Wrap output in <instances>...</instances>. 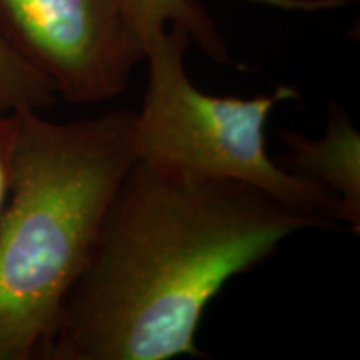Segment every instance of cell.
<instances>
[{"mask_svg":"<svg viewBox=\"0 0 360 360\" xmlns=\"http://www.w3.org/2000/svg\"><path fill=\"white\" fill-rule=\"evenodd\" d=\"M326 227L247 184L180 177L137 160L40 360L204 357L197 330L229 281L295 233Z\"/></svg>","mask_w":360,"mask_h":360,"instance_id":"obj_1","label":"cell"},{"mask_svg":"<svg viewBox=\"0 0 360 360\" xmlns=\"http://www.w3.org/2000/svg\"><path fill=\"white\" fill-rule=\"evenodd\" d=\"M19 119L0 222V360H40L117 188L137 162L135 112L57 124Z\"/></svg>","mask_w":360,"mask_h":360,"instance_id":"obj_2","label":"cell"},{"mask_svg":"<svg viewBox=\"0 0 360 360\" xmlns=\"http://www.w3.org/2000/svg\"><path fill=\"white\" fill-rule=\"evenodd\" d=\"M191 42L182 27L170 25L148 45L147 89L135 112L137 160L180 177L247 184L328 227L342 222V209L330 193L276 164L267 152L270 112L299 98L295 87L281 85L254 98L204 94L186 69Z\"/></svg>","mask_w":360,"mask_h":360,"instance_id":"obj_3","label":"cell"},{"mask_svg":"<svg viewBox=\"0 0 360 360\" xmlns=\"http://www.w3.org/2000/svg\"><path fill=\"white\" fill-rule=\"evenodd\" d=\"M0 35L70 103L119 97L146 58L115 0H0Z\"/></svg>","mask_w":360,"mask_h":360,"instance_id":"obj_4","label":"cell"},{"mask_svg":"<svg viewBox=\"0 0 360 360\" xmlns=\"http://www.w3.org/2000/svg\"><path fill=\"white\" fill-rule=\"evenodd\" d=\"M285 167L330 193L342 209V222L360 232V134L347 112L330 103L326 134L317 139L282 132Z\"/></svg>","mask_w":360,"mask_h":360,"instance_id":"obj_5","label":"cell"},{"mask_svg":"<svg viewBox=\"0 0 360 360\" xmlns=\"http://www.w3.org/2000/svg\"><path fill=\"white\" fill-rule=\"evenodd\" d=\"M134 39L147 52L152 40L167 30V24L182 27L191 39L215 62H229L227 45L212 19L197 0H115Z\"/></svg>","mask_w":360,"mask_h":360,"instance_id":"obj_6","label":"cell"},{"mask_svg":"<svg viewBox=\"0 0 360 360\" xmlns=\"http://www.w3.org/2000/svg\"><path fill=\"white\" fill-rule=\"evenodd\" d=\"M56 97L52 85L30 69L0 35V112L47 109Z\"/></svg>","mask_w":360,"mask_h":360,"instance_id":"obj_7","label":"cell"},{"mask_svg":"<svg viewBox=\"0 0 360 360\" xmlns=\"http://www.w3.org/2000/svg\"><path fill=\"white\" fill-rule=\"evenodd\" d=\"M19 119L17 112H0V222L11 197L13 155H15Z\"/></svg>","mask_w":360,"mask_h":360,"instance_id":"obj_8","label":"cell"},{"mask_svg":"<svg viewBox=\"0 0 360 360\" xmlns=\"http://www.w3.org/2000/svg\"><path fill=\"white\" fill-rule=\"evenodd\" d=\"M352 2H355V0H297V7L312 8V11H317V8L342 7V6H347V4H352Z\"/></svg>","mask_w":360,"mask_h":360,"instance_id":"obj_9","label":"cell"}]
</instances>
